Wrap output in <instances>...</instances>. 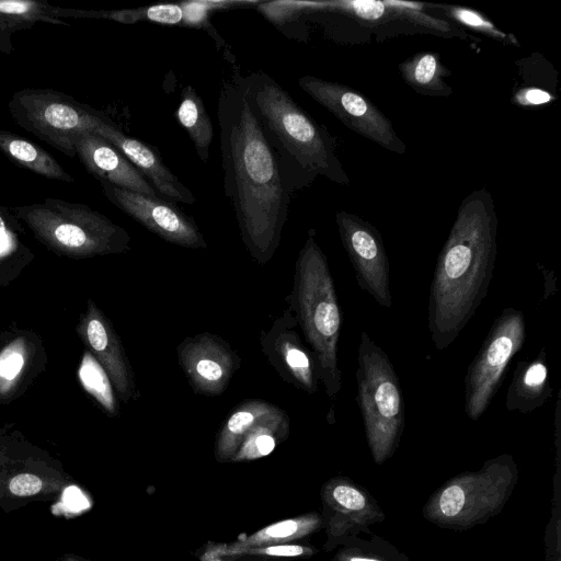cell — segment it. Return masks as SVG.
<instances>
[{"mask_svg": "<svg viewBox=\"0 0 561 561\" xmlns=\"http://www.w3.org/2000/svg\"><path fill=\"white\" fill-rule=\"evenodd\" d=\"M10 491L18 496H28L42 489V480L31 473H21L11 479Z\"/></svg>", "mask_w": 561, "mask_h": 561, "instance_id": "35", "label": "cell"}, {"mask_svg": "<svg viewBox=\"0 0 561 561\" xmlns=\"http://www.w3.org/2000/svg\"><path fill=\"white\" fill-rule=\"evenodd\" d=\"M94 133L119 150L161 196L185 204L196 202L193 193L167 168L153 148L126 136L111 122L101 124Z\"/></svg>", "mask_w": 561, "mask_h": 561, "instance_id": "17", "label": "cell"}, {"mask_svg": "<svg viewBox=\"0 0 561 561\" xmlns=\"http://www.w3.org/2000/svg\"><path fill=\"white\" fill-rule=\"evenodd\" d=\"M217 116L225 195L247 251L264 265L279 245L291 190L238 70L222 80Z\"/></svg>", "mask_w": 561, "mask_h": 561, "instance_id": "1", "label": "cell"}, {"mask_svg": "<svg viewBox=\"0 0 561 561\" xmlns=\"http://www.w3.org/2000/svg\"><path fill=\"white\" fill-rule=\"evenodd\" d=\"M317 552V549L300 545H272L252 547L236 551L231 557L240 556H270V557H309Z\"/></svg>", "mask_w": 561, "mask_h": 561, "instance_id": "32", "label": "cell"}, {"mask_svg": "<svg viewBox=\"0 0 561 561\" xmlns=\"http://www.w3.org/2000/svg\"><path fill=\"white\" fill-rule=\"evenodd\" d=\"M322 526V515L319 513H308L271 524L231 543L209 542L203 554L224 558L231 557L233 552L247 548L283 545L304 538L319 530Z\"/></svg>", "mask_w": 561, "mask_h": 561, "instance_id": "20", "label": "cell"}, {"mask_svg": "<svg viewBox=\"0 0 561 561\" xmlns=\"http://www.w3.org/2000/svg\"><path fill=\"white\" fill-rule=\"evenodd\" d=\"M288 434L289 416L277 407L247 433L230 461H251L268 456Z\"/></svg>", "mask_w": 561, "mask_h": 561, "instance_id": "22", "label": "cell"}, {"mask_svg": "<svg viewBox=\"0 0 561 561\" xmlns=\"http://www.w3.org/2000/svg\"><path fill=\"white\" fill-rule=\"evenodd\" d=\"M359 408L367 445L376 465L397 451L405 424L400 381L388 354L362 331L355 373Z\"/></svg>", "mask_w": 561, "mask_h": 561, "instance_id": "6", "label": "cell"}, {"mask_svg": "<svg viewBox=\"0 0 561 561\" xmlns=\"http://www.w3.org/2000/svg\"><path fill=\"white\" fill-rule=\"evenodd\" d=\"M496 231L491 195L485 190L472 192L458 209L430 286L427 327L438 351L454 343L489 291Z\"/></svg>", "mask_w": 561, "mask_h": 561, "instance_id": "2", "label": "cell"}, {"mask_svg": "<svg viewBox=\"0 0 561 561\" xmlns=\"http://www.w3.org/2000/svg\"><path fill=\"white\" fill-rule=\"evenodd\" d=\"M362 536L348 538L332 561H409L403 552L381 537L371 533L367 540Z\"/></svg>", "mask_w": 561, "mask_h": 561, "instance_id": "27", "label": "cell"}, {"mask_svg": "<svg viewBox=\"0 0 561 561\" xmlns=\"http://www.w3.org/2000/svg\"><path fill=\"white\" fill-rule=\"evenodd\" d=\"M79 378L85 390L90 392L110 414H116L117 405L111 379L102 365L89 353L84 355L81 362Z\"/></svg>", "mask_w": 561, "mask_h": 561, "instance_id": "28", "label": "cell"}, {"mask_svg": "<svg viewBox=\"0 0 561 561\" xmlns=\"http://www.w3.org/2000/svg\"><path fill=\"white\" fill-rule=\"evenodd\" d=\"M339 234L358 286L386 308L392 306L389 260L379 231L362 218L336 213Z\"/></svg>", "mask_w": 561, "mask_h": 561, "instance_id": "12", "label": "cell"}, {"mask_svg": "<svg viewBox=\"0 0 561 561\" xmlns=\"http://www.w3.org/2000/svg\"><path fill=\"white\" fill-rule=\"evenodd\" d=\"M287 300L309 348L317 357L320 382L329 399L334 400L342 387L337 360L342 313L327 256L312 229L299 251L294 286Z\"/></svg>", "mask_w": 561, "mask_h": 561, "instance_id": "4", "label": "cell"}, {"mask_svg": "<svg viewBox=\"0 0 561 561\" xmlns=\"http://www.w3.org/2000/svg\"><path fill=\"white\" fill-rule=\"evenodd\" d=\"M65 502H66L67 506L71 511H75V512L79 511V510H83L88 505V503H87L84 496L82 495V493L80 492V490H78L75 486L68 488L66 490Z\"/></svg>", "mask_w": 561, "mask_h": 561, "instance_id": "37", "label": "cell"}, {"mask_svg": "<svg viewBox=\"0 0 561 561\" xmlns=\"http://www.w3.org/2000/svg\"><path fill=\"white\" fill-rule=\"evenodd\" d=\"M201 560L202 561H222L221 558L209 557V556H204V554H202Z\"/></svg>", "mask_w": 561, "mask_h": 561, "instance_id": "38", "label": "cell"}, {"mask_svg": "<svg viewBox=\"0 0 561 561\" xmlns=\"http://www.w3.org/2000/svg\"><path fill=\"white\" fill-rule=\"evenodd\" d=\"M404 81L415 91L426 95L447 96L450 87L444 81L448 71L443 66L439 55L435 53H419L400 64Z\"/></svg>", "mask_w": 561, "mask_h": 561, "instance_id": "25", "label": "cell"}, {"mask_svg": "<svg viewBox=\"0 0 561 561\" xmlns=\"http://www.w3.org/2000/svg\"><path fill=\"white\" fill-rule=\"evenodd\" d=\"M552 396L546 348L529 358L519 360L512 375L505 398V408L529 413L542 407Z\"/></svg>", "mask_w": 561, "mask_h": 561, "instance_id": "19", "label": "cell"}, {"mask_svg": "<svg viewBox=\"0 0 561 561\" xmlns=\"http://www.w3.org/2000/svg\"><path fill=\"white\" fill-rule=\"evenodd\" d=\"M175 116L192 140L198 158L206 163L214 138V127L202 99L193 87L186 85L182 90Z\"/></svg>", "mask_w": 561, "mask_h": 561, "instance_id": "24", "label": "cell"}, {"mask_svg": "<svg viewBox=\"0 0 561 561\" xmlns=\"http://www.w3.org/2000/svg\"><path fill=\"white\" fill-rule=\"evenodd\" d=\"M15 214L0 203V256L7 255L16 248L18 239L12 228Z\"/></svg>", "mask_w": 561, "mask_h": 561, "instance_id": "33", "label": "cell"}, {"mask_svg": "<svg viewBox=\"0 0 561 561\" xmlns=\"http://www.w3.org/2000/svg\"><path fill=\"white\" fill-rule=\"evenodd\" d=\"M176 355L193 391L208 397L225 392L241 366V358L231 345L209 332L185 337L178 345Z\"/></svg>", "mask_w": 561, "mask_h": 561, "instance_id": "14", "label": "cell"}, {"mask_svg": "<svg viewBox=\"0 0 561 561\" xmlns=\"http://www.w3.org/2000/svg\"><path fill=\"white\" fill-rule=\"evenodd\" d=\"M75 147L85 170L100 182L162 198L142 173L119 150L94 131L79 135L76 138Z\"/></svg>", "mask_w": 561, "mask_h": 561, "instance_id": "16", "label": "cell"}, {"mask_svg": "<svg viewBox=\"0 0 561 561\" xmlns=\"http://www.w3.org/2000/svg\"><path fill=\"white\" fill-rule=\"evenodd\" d=\"M277 407L264 400H245L236 405L218 431L215 445L217 461H230L247 433Z\"/></svg>", "mask_w": 561, "mask_h": 561, "instance_id": "21", "label": "cell"}, {"mask_svg": "<svg viewBox=\"0 0 561 561\" xmlns=\"http://www.w3.org/2000/svg\"><path fill=\"white\" fill-rule=\"evenodd\" d=\"M526 341V320L522 311L506 307L494 320L465 377L463 410L478 421L503 383L512 358Z\"/></svg>", "mask_w": 561, "mask_h": 561, "instance_id": "9", "label": "cell"}, {"mask_svg": "<svg viewBox=\"0 0 561 561\" xmlns=\"http://www.w3.org/2000/svg\"><path fill=\"white\" fill-rule=\"evenodd\" d=\"M0 150L14 163L36 174L67 183L75 181L46 150L11 131L0 129Z\"/></svg>", "mask_w": 561, "mask_h": 561, "instance_id": "23", "label": "cell"}, {"mask_svg": "<svg viewBox=\"0 0 561 561\" xmlns=\"http://www.w3.org/2000/svg\"><path fill=\"white\" fill-rule=\"evenodd\" d=\"M552 99V94L538 88H525L515 95L516 103L522 106L543 105L551 102Z\"/></svg>", "mask_w": 561, "mask_h": 561, "instance_id": "36", "label": "cell"}, {"mask_svg": "<svg viewBox=\"0 0 561 561\" xmlns=\"http://www.w3.org/2000/svg\"><path fill=\"white\" fill-rule=\"evenodd\" d=\"M24 365V357L15 348H7L0 355V378L5 381L13 380Z\"/></svg>", "mask_w": 561, "mask_h": 561, "instance_id": "34", "label": "cell"}, {"mask_svg": "<svg viewBox=\"0 0 561 561\" xmlns=\"http://www.w3.org/2000/svg\"><path fill=\"white\" fill-rule=\"evenodd\" d=\"M298 84L348 128L390 151L405 152V145L396 134L391 122L360 93L313 76L299 78Z\"/></svg>", "mask_w": 561, "mask_h": 561, "instance_id": "10", "label": "cell"}, {"mask_svg": "<svg viewBox=\"0 0 561 561\" xmlns=\"http://www.w3.org/2000/svg\"><path fill=\"white\" fill-rule=\"evenodd\" d=\"M244 82L291 192L301 176L312 180L323 175L336 183L348 182L330 134L278 82L262 71L244 77Z\"/></svg>", "mask_w": 561, "mask_h": 561, "instance_id": "3", "label": "cell"}, {"mask_svg": "<svg viewBox=\"0 0 561 561\" xmlns=\"http://www.w3.org/2000/svg\"><path fill=\"white\" fill-rule=\"evenodd\" d=\"M296 325L297 321L288 306L268 330L262 331L260 344L267 362L285 382L312 394L320 382L318 360L302 343Z\"/></svg>", "mask_w": 561, "mask_h": 561, "instance_id": "15", "label": "cell"}, {"mask_svg": "<svg viewBox=\"0 0 561 561\" xmlns=\"http://www.w3.org/2000/svg\"><path fill=\"white\" fill-rule=\"evenodd\" d=\"M13 211L43 242L65 253L111 254L130 248L124 228L83 204L49 197Z\"/></svg>", "mask_w": 561, "mask_h": 561, "instance_id": "7", "label": "cell"}, {"mask_svg": "<svg viewBox=\"0 0 561 561\" xmlns=\"http://www.w3.org/2000/svg\"><path fill=\"white\" fill-rule=\"evenodd\" d=\"M100 183L104 195L112 204L159 238L184 248H207V242L195 221L174 203L106 182Z\"/></svg>", "mask_w": 561, "mask_h": 561, "instance_id": "13", "label": "cell"}, {"mask_svg": "<svg viewBox=\"0 0 561 561\" xmlns=\"http://www.w3.org/2000/svg\"><path fill=\"white\" fill-rule=\"evenodd\" d=\"M50 10L33 1H0V25L16 26L27 21L46 20Z\"/></svg>", "mask_w": 561, "mask_h": 561, "instance_id": "30", "label": "cell"}, {"mask_svg": "<svg viewBox=\"0 0 561 561\" xmlns=\"http://www.w3.org/2000/svg\"><path fill=\"white\" fill-rule=\"evenodd\" d=\"M322 7L335 9L351 13L360 20L379 21L386 18L403 16L411 18L412 21H419L422 24L435 26L438 30H446L444 22L428 19L417 12L415 3L405 2H381V1H337L321 2Z\"/></svg>", "mask_w": 561, "mask_h": 561, "instance_id": "26", "label": "cell"}, {"mask_svg": "<svg viewBox=\"0 0 561 561\" xmlns=\"http://www.w3.org/2000/svg\"><path fill=\"white\" fill-rule=\"evenodd\" d=\"M517 480L514 458L502 454L484 461L477 471H465L445 481L426 501L423 516L453 530L483 525L503 510Z\"/></svg>", "mask_w": 561, "mask_h": 561, "instance_id": "5", "label": "cell"}, {"mask_svg": "<svg viewBox=\"0 0 561 561\" xmlns=\"http://www.w3.org/2000/svg\"><path fill=\"white\" fill-rule=\"evenodd\" d=\"M84 336L121 399L124 402L137 399L139 392L123 345L110 321L93 306L87 317Z\"/></svg>", "mask_w": 561, "mask_h": 561, "instance_id": "18", "label": "cell"}, {"mask_svg": "<svg viewBox=\"0 0 561 561\" xmlns=\"http://www.w3.org/2000/svg\"><path fill=\"white\" fill-rule=\"evenodd\" d=\"M321 500L328 551L351 537L371 534L370 526L386 519L370 492L347 477L328 480L321 489Z\"/></svg>", "mask_w": 561, "mask_h": 561, "instance_id": "11", "label": "cell"}, {"mask_svg": "<svg viewBox=\"0 0 561 561\" xmlns=\"http://www.w3.org/2000/svg\"><path fill=\"white\" fill-rule=\"evenodd\" d=\"M107 19L123 23L152 21L162 24H180L184 22L183 4H158L146 8L113 11L103 13Z\"/></svg>", "mask_w": 561, "mask_h": 561, "instance_id": "29", "label": "cell"}, {"mask_svg": "<svg viewBox=\"0 0 561 561\" xmlns=\"http://www.w3.org/2000/svg\"><path fill=\"white\" fill-rule=\"evenodd\" d=\"M8 108L15 124L69 158L77 156L75 141L79 135L110 122L72 96L51 89L20 90Z\"/></svg>", "mask_w": 561, "mask_h": 561, "instance_id": "8", "label": "cell"}, {"mask_svg": "<svg viewBox=\"0 0 561 561\" xmlns=\"http://www.w3.org/2000/svg\"><path fill=\"white\" fill-rule=\"evenodd\" d=\"M445 10L449 16L470 28L495 39L510 42V38L505 33L496 28L492 22L472 9L463 7H447Z\"/></svg>", "mask_w": 561, "mask_h": 561, "instance_id": "31", "label": "cell"}]
</instances>
